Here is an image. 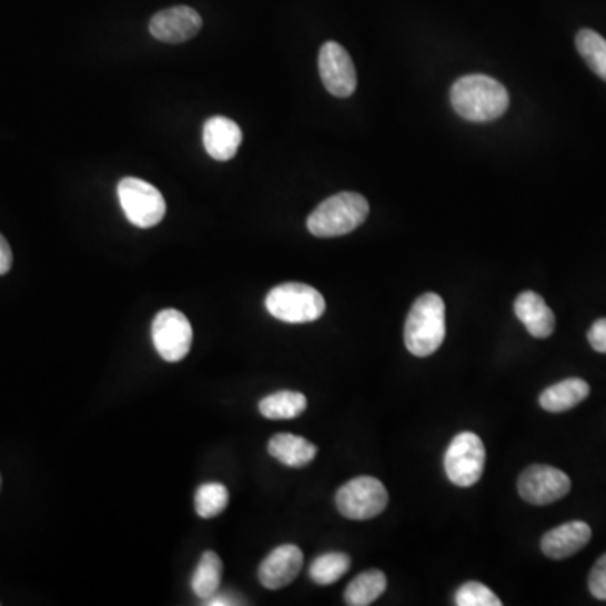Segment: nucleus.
Segmentation results:
<instances>
[{
    "mask_svg": "<svg viewBox=\"0 0 606 606\" xmlns=\"http://www.w3.org/2000/svg\"><path fill=\"white\" fill-rule=\"evenodd\" d=\"M450 100L453 110L471 122H492L509 107V93L504 84L485 74H467L455 81Z\"/></svg>",
    "mask_w": 606,
    "mask_h": 606,
    "instance_id": "nucleus-1",
    "label": "nucleus"
},
{
    "mask_svg": "<svg viewBox=\"0 0 606 606\" xmlns=\"http://www.w3.org/2000/svg\"><path fill=\"white\" fill-rule=\"evenodd\" d=\"M445 302L436 293H425L413 303L406 324L404 344L416 357L432 356L445 341Z\"/></svg>",
    "mask_w": 606,
    "mask_h": 606,
    "instance_id": "nucleus-2",
    "label": "nucleus"
},
{
    "mask_svg": "<svg viewBox=\"0 0 606 606\" xmlns=\"http://www.w3.org/2000/svg\"><path fill=\"white\" fill-rule=\"evenodd\" d=\"M370 214V202L357 192H339L319 204L309 216L307 228L314 236H344L357 230Z\"/></svg>",
    "mask_w": 606,
    "mask_h": 606,
    "instance_id": "nucleus-3",
    "label": "nucleus"
},
{
    "mask_svg": "<svg viewBox=\"0 0 606 606\" xmlns=\"http://www.w3.org/2000/svg\"><path fill=\"white\" fill-rule=\"evenodd\" d=\"M265 307L272 317L286 324H307L324 315L325 300L314 286L305 283H282L270 290Z\"/></svg>",
    "mask_w": 606,
    "mask_h": 606,
    "instance_id": "nucleus-4",
    "label": "nucleus"
},
{
    "mask_svg": "<svg viewBox=\"0 0 606 606\" xmlns=\"http://www.w3.org/2000/svg\"><path fill=\"white\" fill-rule=\"evenodd\" d=\"M119 201L127 220L137 228L155 226L165 216V199L150 182L125 178L119 184Z\"/></svg>",
    "mask_w": 606,
    "mask_h": 606,
    "instance_id": "nucleus-5",
    "label": "nucleus"
},
{
    "mask_svg": "<svg viewBox=\"0 0 606 606\" xmlns=\"http://www.w3.org/2000/svg\"><path fill=\"white\" fill-rule=\"evenodd\" d=\"M387 495L383 482L374 477L352 478L342 485L335 495L339 513L352 521H367L386 509Z\"/></svg>",
    "mask_w": 606,
    "mask_h": 606,
    "instance_id": "nucleus-6",
    "label": "nucleus"
},
{
    "mask_svg": "<svg viewBox=\"0 0 606 606\" xmlns=\"http://www.w3.org/2000/svg\"><path fill=\"white\" fill-rule=\"evenodd\" d=\"M485 458L487 453L478 435L472 432L458 433L450 443L443 458L446 477L458 487H472L484 474Z\"/></svg>",
    "mask_w": 606,
    "mask_h": 606,
    "instance_id": "nucleus-7",
    "label": "nucleus"
},
{
    "mask_svg": "<svg viewBox=\"0 0 606 606\" xmlns=\"http://www.w3.org/2000/svg\"><path fill=\"white\" fill-rule=\"evenodd\" d=\"M152 341L162 360L168 363H179L191 351V322L182 312L165 309L155 315L154 324H152Z\"/></svg>",
    "mask_w": 606,
    "mask_h": 606,
    "instance_id": "nucleus-8",
    "label": "nucleus"
},
{
    "mask_svg": "<svg viewBox=\"0 0 606 606\" xmlns=\"http://www.w3.org/2000/svg\"><path fill=\"white\" fill-rule=\"evenodd\" d=\"M519 495L533 505H549L566 497L572 491V481L565 472L551 465H531L517 482Z\"/></svg>",
    "mask_w": 606,
    "mask_h": 606,
    "instance_id": "nucleus-9",
    "label": "nucleus"
},
{
    "mask_svg": "<svg viewBox=\"0 0 606 606\" xmlns=\"http://www.w3.org/2000/svg\"><path fill=\"white\" fill-rule=\"evenodd\" d=\"M319 73L329 93L337 98L351 97L357 87L356 67L339 42H325L319 53Z\"/></svg>",
    "mask_w": 606,
    "mask_h": 606,
    "instance_id": "nucleus-10",
    "label": "nucleus"
},
{
    "mask_svg": "<svg viewBox=\"0 0 606 606\" xmlns=\"http://www.w3.org/2000/svg\"><path fill=\"white\" fill-rule=\"evenodd\" d=\"M202 28V19L198 12L188 6L165 9L150 21V34L162 42L179 44L194 38Z\"/></svg>",
    "mask_w": 606,
    "mask_h": 606,
    "instance_id": "nucleus-11",
    "label": "nucleus"
},
{
    "mask_svg": "<svg viewBox=\"0 0 606 606\" xmlns=\"http://www.w3.org/2000/svg\"><path fill=\"white\" fill-rule=\"evenodd\" d=\"M302 566L303 553L300 547L295 544H282L260 565V583L269 589L285 588L299 576Z\"/></svg>",
    "mask_w": 606,
    "mask_h": 606,
    "instance_id": "nucleus-12",
    "label": "nucleus"
},
{
    "mask_svg": "<svg viewBox=\"0 0 606 606\" xmlns=\"http://www.w3.org/2000/svg\"><path fill=\"white\" fill-rule=\"evenodd\" d=\"M592 539V527L583 521H572L547 531L541 539V549L551 559H566L582 551Z\"/></svg>",
    "mask_w": 606,
    "mask_h": 606,
    "instance_id": "nucleus-13",
    "label": "nucleus"
},
{
    "mask_svg": "<svg viewBox=\"0 0 606 606\" xmlns=\"http://www.w3.org/2000/svg\"><path fill=\"white\" fill-rule=\"evenodd\" d=\"M202 142L214 161L226 162L236 155L243 142V132L233 120L226 117H213L204 123Z\"/></svg>",
    "mask_w": 606,
    "mask_h": 606,
    "instance_id": "nucleus-14",
    "label": "nucleus"
},
{
    "mask_svg": "<svg viewBox=\"0 0 606 606\" xmlns=\"http://www.w3.org/2000/svg\"><path fill=\"white\" fill-rule=\"evenodd\" d=\"M514 311L533 337L547 339L556 327V317H554L553 311L547 307L543 296L531 292V290L517 296Z\"/></svg>",
    "mask_w": 606,
    "mask_h": 606,
    "instance_id": "nucleus-15",
    "label": "nucleus"
},
{
    "mask_svg": "<svg viewBox=\"0 0 606 606\" xmlns=\"http://www.w3.org/2000/svg\"><path fill=\"white\" fill-rule=\"evenodd\" d=\"M269 452L273 458L282 462L286 467L300 468L314 461L317 446L303 436L279 433L270 440Z\"/></svg>",
    "mask_w": 606,
    "mask_h": 606,
    "instance_id": "nucleus-16",
    "label": "nucleus"
},
{
    "mask_svg": "<svg viewBox=\"0 0 606 606\" xmlns=\"http://www.w3.org/2000/svg\"><path fill=\"white\" fill-rule=\"evenodd\" d=\"M589 384L579 377H569L543 391L539 404L549 413H563L575 408L588 397Z\"/></svg>",
    "mask_w": 606,
    "mask_h": 606,
    "instance_id": "nucleus-17",
    "label": "nucleus"
},
{
    "mask_svg": "<svg viewBox=\"0 0 606 606\" xmlns=\"http://www.w3.org/2000/svg\"><path fill=\"white\" fill-rule=\"evenodd\" d=\"M223 563L214 551H206L199 559L198 568L192 575V592L198 598L210 599L221 588Z\"/></svg>",
    "mask_w": 606,
    "mask_h": 606,
    "instance_id": "nucleus-18",
    "label": "nucleus"
},
{
    "mask_svg": "<svg viewBox=\"0 0 606 606\" xmlns=\"http://www.w3.org/2000/svg\"><path fill=\"white\" fill-rule=\"evenodd\" d=\"M386 575L380 572V569H370V572L361 573L345 588V603L351 606L371 605V603L376 602L386 592Z\"/></svg>",
    "mask_w": 606,
    "mask_h": 606,
    "instance_id": "nucleus-19",
    "label": "nucleus"
},
{
    "mask_svg": "<svg viewBox=\"0 0 606 606\" xmlns=\"http://www.w3.org/2000/svg\"><path fill=\"white\" fill-rule=\"evenodd\" d=\"M259 410L269 420H293L307 410V397L296 391H279L263 397Z\"/></svg>",
    "mask_w": 606,
    "mask_h": 606,
    "instance_id": "nucleus-20",
    "label": "nucleus"
},
{
    "mask_svg": "<svg viewBox=\"0 0 606 606\" xmlns=\"http://www.w3.org/2000/svg\"><path fill=\"white\" fill-rule=\"evenodd\" d=\"M576 49L593 73L606 81V39L592 29H582L576 34Z\"/></svg>",
    "mask_w": 606,
    "mask_h": 606,
    "instance_id": "nucleus-21",
    "label": "nucleus"
},
{
    "mask_svg": "<svg viewBox=\"0 0 606 606\" xmlns=\"http://www.w3.org/2000/svg\"><path fill=\"white\" fill-rule=\"evenodd\" d=\"M351 568V558L345 553H325L319 556L309 569L315 585L329 586L342 578Z\"/></svg>",
    "mask_w": 606,
    "mask_h": 606,
    "instance_id": "nucleus-22",
    "label": "nucleus"
},
{
    "mask_svg": "<svg viewBox=\"0 0 606 606\" xmlns=\"http://www.w3.org/2000/svg\"><path fill=\"white\" fill-rule=\"evenodd\" d=\"M230 502V492L220 482L202 484L195 492V513L202 519H213L224 513Z\"/></svg>",
    "mask_w": 606,
    "mask_h": 606,
    "instance_id": "nucleus-23",
    "label": "nucleus"
},
{
    "mask_svg": "<svg viewBox=\"0 0 606 606\" xmlns=\"http://www.w3.org/2000/svg\"><path fill=\"white\" fill-rule=\"evenodd\" d=\"M458 606H502L498 596L488 586L478 582H468L455 593Z\"/></svg>",
    "mask_w": 606,
    "mask_h": 606,
    "instance_id": "nucleus-24",
    "label": "nucleus"
},
{
    "mask_svg": "<svg viewBox=\"0 0 606 606\" xmlns=\"http://www.w3.org/2000/svg\"><path fill=\"white\" fill-rule=\"evenodd\" d=\"M589 592L596 599H606V554L593 566L588 579Z\"/></svg>",
    "mask_w": 606,
    "mask_h": 606,
    "instance_id": "nucleus-25",
    "label": "nucleus"
},
{
    "mask_svg": "<svg viewBox=\"0 0 606 606\" xmlns=\"http://www.w3.org/2000/svg\"><path fill=\"white\" fill-rule=\"evenodd\" d=\"M588 342L596 352L606 354V319H599L588 331Z\"/></svg>",
    "mask_w": 606,
    "mask_h": 606,
    "instance_id": "nucleus-26",
    "label": "nucleus"
},
{
    "mask_svg": "<svg viewBox=\"0 0 606 606\" xmlns=\"http://www.w3.org/2000/svg\"><path fill=\"white\" fill-rule=\"evenodd\" d=\"M12 266V250L8 240L0 234V275L9 273Z\"/></svg>",
    "mask_w": 606,
    "mask_h": 606,
    "instance_id": "nucleus-27",
    "label": "nucleus"
},
{
    "mask_svg": "<svg viewBox=\"0 0 606 606\" xmlns=\"http://www.w3.org/2000/svg\"><path fill=\"white\" fill-rule=\"evenodd\" d=\"M208 606H231V605H241L240 598H234L233 595H226V593H223V595H220V592L216 593V595L211 596L210 599H206Z\"/></svg>",
    "mask_w": 606,
    "mask_h": 606,
    "instance_id": "nucleus-28",
    "label": "nucleus"
},
{
    "mask_svg": "<svg viewBox=\"0 0 606 606\" xmlns=\"http://www.w3.org/2000/svg\"><path fill=\"white\" fill-rule=\"evenodd\" d=\"M0 485H2V478H0Z\"/></svg>",
    "mask_w": 606,
    "mask_h": 606,
    "instance_id": "nucleus-29",
    "label": "nucleus"
}]
</instances>
